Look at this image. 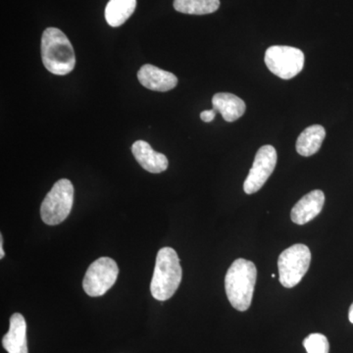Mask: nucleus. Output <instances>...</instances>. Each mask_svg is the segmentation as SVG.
<instances>
[{"mask_svg":"<svg viewBox=\"0 0 353 353\" xmlns=\"http://www.w3.org/2000/svg\"><path fill=\"white\" fill-rule=\"evenodd\" d=\"M41 59L50 73L65 76L76 66L75 51L61 30L48 28L41 38Z\"/></svg>","mask_w":353,"mask_h":353,"instance_id":"nucleus-1","label":"nucleus"},{"mask_svg":"<svg viewBox=\"0 0 353 353\" xmlns=\"http://www.w3.org/2000/svg\"><path fill=\"white\" fill-rule=\"evenodd\" d=\"M257 269L252 261L234 260L225 278V288L230 303L239 311H246L252 304L256 285Z\"/></svg>","mask_w":353,"mask_h":353,"instance_id":"nucleus-2","label":"nucleus"},{"mask_svg":"<svg viewBox=\"0 0 353 353\" xmlns=\"http://www.w3.org/2000/svg\"><path fill=\"white\" fill-rule=\"evenodd\" d=\"M180 259L172 248H163L157 253L150 292L155 299L168 301L175 294L182 281Z\"/></svg>","mask_w":353,"mask_h":353,"instance_id":"nucleus-3","label":"nucleus"},{"mask_svg":"<svg viewBox=\"0 0 353 353\" xmlns=\"http://www.w3.org/2000/svg\"><path fill=\"white\" fill-rule=\"evenodd\" d=\"M73 203V183L67 179H61L54 183L41 203V219L50 226L59 225L68 217Z\"/></svg>","mask_w":353,"mask_h":353,"instance_id":"nucleus-4","label":"nucleus"},{"mask_svg":"<svg viewBox=\"0 0 353 353\" xmlns=\"http://www.w3.org/2000/svg\"><path fill=\"white\" fill-rule=\"evenodd\" d=\"M311 263V252L307 245L297 243L287 248L278 259L280 283L292 289L303 280Z\"/></svg>","mask_w":353,"mask_h":353,"instance_id":"nucleus-5","label":"nucleus"},{"mask_svg":"<svg viewBox=\"0 0 353 353\" xmlns=\"http://www.w3.org/2000/svg\"><path fill=\"white\" fill-rule=\"evenodd\" d=\"M264 59L271 73L283 80H290L303 71L305 57L299 48L273 46L265 52Z\"/></svg>","mask_w":353,"mask_h":353,"instance_id":"nucleus-6","label":"nucleus"},{"mask_svg":"<svg viewBox=\"0 0 353 353\" xmlns=\"http://www.w3.org/2000/svg\"><path fill=\"white\" fill-rule=\"evenodd\" d=\"M119 268L113 259L101 257L88 267L83 281L85 294L92 297L103 296L115 284Z\"/></svg>","mask_w":353,"mask_h":353,"instance_id":"nucleus-7","label":"nucleus"},{"mask_svg":"<svg viewBox=\"0 0 353 353\" xmlns=\"http://www.w3.org/2000/svg\"><path fill=\"white\" fill-rule=\"evenodd\" d=\"M277 159V152L273 146L264 145L259 148L255 155L252 169L243 183L245 194H255L263 187L275 170Z\"/></svg>","mask_w":353,"mask_h":353,"instance_id":"nucleus-8","label":"nucleus"},{"mask_svg":"<svg viewBox=\"0 0 353 353\" xmlns=\"http://www.w3.org/2000/svg\"><path fill=\"white\" fill-rule=\"evenodd\" d=\"M325 203L322 190H315L305 194L292 209L290 218L297 225H304L321 213Z\"/></svg>","mask_w":353,"mask_h":353,"instance_id":"nucleus-9","label":"nucleus"},{"mask_svg":"<svg viewBox=\"0 0 353 353\" xmlns=\"http://www.w3.org/2000/svg\"><path fill=\"white\" fill-rule=\"evenodd\" d=\"M139 83L148 90L166 92L178 85V78L170 72L157 68L152 64H145L138 73Z\"/></svg>","mask_w":353,"mask_h":353,"instance_id":"nucleus-10","label":"nucleus"},{"mask_svg":"<svg viewBox=\"0 0 353 353\" xmlns=\"http://www.w3.org/2000/svg\"><path fill=\"white\" fill-rule=\"evenodd\" d=\"M132 152L139 165L150 173H162L168 168V159L162 153L153 150L150 143L137 141L132 146Z\"/></svg>","mask_w":353,"mask_h":353,"instance_id":"nucleus-11","label":"nucleus"},{"mask_svg":"<svg viewBox=\"0 0 353 353\" xmlns=\"http://www.w3.org/2000/svg\"><path fill=\"white\" fill-rule=\"evenodd\" d=\"M4 350L8 353H29L27 341V323L24 316L15 313L11 316L10 327L2 339Z\"/></svg>","mask_w":353,"mask_h":353,"instance_id":"nucleus-12","label":"nucleus"},{"mask_svg":"<svg viewBox=\"0 0 353 353\" xmlns=\"http://www.w3.org/2000/svg\"><path fill=\"white\" fill-rule=\"evenodd\" d=\"M213 109L221 113L227 122L240 119L245 112V101L240 97L229 92H218L212 99Z\"/></svg>","mask_w":353,"mask_h":353,"instance_id":"nucleus-13","label":"nucleus"},{"mask_svg":"<svg viewBox=\"0 0 353 353\" xmlns=\"http://www.w3.org/2000/svg\"><path fill=\"white\" fill-rule=\"evenodd\" d=\"M325 137H326V130L321 125H313L306 128L297 139V153L305 157L314 155L319 152Z\"/></svg>","mask_w":353,"mask_h":353,"instance_id":"nucleus-14","label":"nucleus"},{"mask_svg":"<svg viewBox=\"0 0 353 353\" xmlns=\"http://www.w3.org/2000/svg\"><path fill=\"white\" fill-rule=\"evenodd\" d=\"M137 0H109L105 7V19L111 27L124 24L136 10Z\"/></svg>","mask_w":353,"mask_h":353,"instance_id":"nucleus-15","label":"nucleus"},{"mask_svg":"<svg viewBox=\"0 0 353 353\" xmlns=\"http://www.w3.org/2000/svg\"><path fill=\"white\" fill-rule=\"evenodd\" d=\"M219 7L220 0H174L175 10L190 15L214 13Z\"/></svg>","mask_w":353,"mask_h":353,"instance_id":"nucleus-16","label":"nucleus"},{"mask_svg":"<svg viewBox=\"0 0 353 353\" xmlns=\"http://www.w3.org/2000/svg\"><path fill=\"white\" fill-rule=\"evenodd\" d=\"M307 353H329L328 339L322 334H311L303 341Z\"/></svg>","mask_w":353,"mask_h":353,"instance_id":"nucleus-17","label":"nucleus"},{"mask_svg":"<svg viewBox=\"0 0 353 353\" xmlns=\"http://www.w3.org/2000/svg\"><path fill=\"white\" fill-rule=\"evenodd\" d=\"M216 112H217V111H216L215 109H210V110L202 111V112L201 113V120L205 123L212 122V121L214 120Z\"/></svg>","mask_w":353,"mask_h":353,"instance_id":"nucleus-18","label":"nucleus"},{"mask_svg":"<svg viewBox=\"0 0 353 353\" xmlns=\"http://www.w3.org/2000/svg\"><path fill=\"white\" fill-rule=\"evenodd\" d=\"M4 252H3V236L2 234H0V259H3L4 257Z\"/></svg>","mask_w":353,"mask_h":353,"instance_id":"nucleus-19","label":"nucleus"},{"mask_svg":"<svg viewBox=\"0 0 353 353\" xmlns=\"http://www.w3.org/2000/svg\"><path fill=\"white\" fill-rule=\"evenodd\" d=\"M348 319L353 324V303L350 305V311H348Z\"/></svg>","mask_w":353,"mask_h":353,"instance_id":"nucleus-20","label":"nucleus"},{"mask_svg":"<svg viewBox=\"0 0 353 353\" xmlns=\"http://www.w3.org/2000/svg\"><path fill=\"white\" fill-rule=\"evenodd\" d=\"M272 278H273V279H274V278H276V275H275V274H272Z\"/></svg>","mask_w":353,"mask_h":353,"instance_id":"nucleus-21","label":"nucleus"}]
</instances>
